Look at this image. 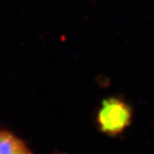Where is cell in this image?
Masks as SVG:
<instances>
[{"mask_svg":"<svg viewBox=\"0 0 154 154\" xmlns=\"http://www.w3.org/2000/svg\"><path fill=\"white\" fill-rule=\"evenodd\" d=\"M0 154H33L25 143L14 134L0 130Z\"/></svg>","mask_w":154,"mask_h":154,"instance_id":"obj_2","label":"cell"},{"mask_svg":"<svg viewBox=\"0 0 154 154\" xmlns=\"http://www.w3.org/2000/svg\"><path fill=\"white\" fill-rule=\"evenodd\" d=\"M131 109L118 98H108L102 102L97 120L100 130L110 135L119 134L130 124Z\"/></svg>","mask_w":154,"mask_h":154,"instance_id":"obj_1","label":"cell"}]
</instances>
